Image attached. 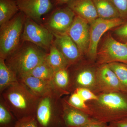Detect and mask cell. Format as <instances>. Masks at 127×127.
Instances as JSON below:
<instances>
[{
	"label": "cell",
	"mask_w": 127,
	"mask_h": 127,
	"mask_svg": "<svg viewBox=\"0 0 127 127\" xmlns=\"http://www.w3.org/2000/svg\"><path fill=\"white\" fill-rule=\"evenodd\" d=\"M127 95L122 92L98 94L97 100L86 102L90 116L107 124L127 118Z\"/></svg>",
	"instance_id": "obj_1"
},
{
	"label": "cell",
	"mask_w": 127,
	"mask_h": 127,
	"mask_svg": "<svg viewBox=\"0 0 127 127\" xmlns=\"http://www.w3.org/2000/svg\"><path fill=\"white\" fill-rule=\"evenodd\" d=\"M1 94L8 108L17 120L35 116L40 97L33 94L22 83L18 81Z\"/></svg>",
	"instance_id": "obj_2"
},
{
	"label": "cell",
	"mask_w": 127,
	"mask_h": 127,
	"mask_svg": "<svg viewBox=\"0 0 127 127\" xmlns=\"http://www.w3.org/2000/svg\"><path fill=\"white\" fill-rule=\"evenodd\" d=\"M47 54L45 51L33 43L22 42L18 49L5 61L18 80L45 61Z\"/></svg>",
	"instance_id": "obj_3"
},
{
	"label": "cell",
	"mask_w": 127,
	"mask_h": 127,
	"mask_svg": "<svg viewBox=\"0 0 127 127\" xmlns=\"http://www.w3.org/2000/svg\"><path fill=\"white\" fill-rule=\"evenodd\" d=\"M26 17L20 11L10 20L0 27V58L5 60L20 45Z\"/></svg>",
	"instance_id": "obj_4"
},
{
	"label": "cell",
	"mask_w": 127,
	"mask_h": 127,
	"mask_svg": "<svg viewBox=\"0 0 127 127\" xmlns=\"http://www.w3.org/2000/svg\"><path fill=\"white\" fill-rule=\"evenodd\" d=\"M61 99L56 95L40 98L35 115L38 127H65Z\"/></svg>",
	"instance_id": "obj_5"
},
{
	"label": "cell",
	"mask_w": 127,
	"mask_h": 127,
	"mask_svg": "<svg viewBox=\"0 0 127 127\" xmlns=\"http://www.w3.org/2000/svg\"><path fill=\"white\" fill-rule=\"evenodd\" d=\"M82 59L68 68L70 75L68 91L70 94L77 89L85 88L97 95V65L90 62L89 64L83 63Z\"/></svg>",
	"instance_id": "obj_6"
},
{
	"label": "cell",
	"mask_w": 127,
	"mask_h": 127,
	"mask_svg": "<svg viewBox=\"0 0 127 127\" xmlns=\"http://www.w3.org/2000/svg\"><path fill=\"white\" fill-rule=\"evenodd\" d=\"M101 40L97 47V65L114 62L127 64V44L117 40L110 31L103 35Z\"/></svg>",
	"instance_id": "obj_7"
},
{
	"label": "cell",
	"mask_w": 127,
	"mask_h": 127,
	"mask_svg": "<svg viewBox=\"0 0 127 127\" xmlns=\"http://www.w3.org/2000/svg\"><path fill=\"white\" fill-rule=\"evenodd\" d=\"M54 40L53 34L44 25L26 17L22 35V42L33 43L48 53Z\"/></svg>",
	"instance_id": "obj_8"
},
{
	"label": "cell",
	"mask_w": 127,
	"mask_h": 127,
	"mask_svg": "<svg viewBox=\"0 0 127 127\" xmlns=\"http://www.w3.org/2000/svg\"><path fill=\"white\" fill-rule=\"evenodd\" d=\"M125 21L120 18L111 20L98 18L90 24V42L86 55L89 61L96 63L98 46L103 35Z\"/></svg>",
	"instance_id": "obj_9"
},
{
	"label": "cell",
	"mask_w": 127,
	"mask_h": 127,
	"mask_svg": "<svg viewBox=\"0 0 127 127\" xmlns=\"http://www.w3.org/2000/svg\"><path fill=\"white\" fill-rule=\"evenodd\" d=\"M48 15L43 25L57 34L67 33L76 16L66 5L55 6Z\"/></svg>",
	"instance_id": "obj_10"
},
{
	"label": "cell",
	"mask_w": 127,
	"mask_h": 127,
	"mask_svg": "<svg viewBox=\"0 0 127 127\" xmlns=\"http://www.w3.org/2000/svg\"><path fill=\"white\" fill-rule=\"evenodd\" d=\"M97 95L100 94L116 92L127 93L108 64L98 65L97 70Z\"/></svg>",
	"instance_id": "obj_11"
},
{
	"label": "cell",
	"mask_w": 127,
	"mask_h": 127,
	"mask_svg": "<svg viewBox=\"0 0 127 127\" xmlns=\"http://www.w3.org/2000/svg\"><path fill=\"white\" fill-rule=\"evenodd\" d=\"M67 34L76 43L82 55L86 56L90 42V24L76 15Z\"/></svg>",
	"instance_id": "obj_12"
},
{
	"label": "cell",
	"mask_w": 127,
	"mask_h": 127,
	"mask_svg": "<svg viewBox=\"0 0 127 127\" xmlns=\"http://www.w3.org/2000/svg\"><path fill=\"white\" fill-rule=\"evenodd\" d=\"M20 11L27 17L40 24L42 17L55 7L51 0H16Z\"/></svg>",
	"instance_id": "obj_13"
},
{
	"label": "cell",
	"mask_w": 127,
	"mask_h": 127,
	"mask_svg": "<svg viewBox=\"0 0 127 127\" xmlns=\"http://www.w3.org/2000/svg\"><path fill=\"white\" fill-rule=\"evenodd\" d=\"M53 34L54 36L53 43L63 55L70 66L82 59L83 56L76 43L67 33Z\"/></svg>",
	"instance_id": "obj_14"
},
{
	"label": "cell",
	"mask_w": 127,
	"mask_h": 127,
	"mask_svg": "<svg viewBox=\"0 0 127 127\" xmlns=\"http://www.w3.org/2000/svg\"><path fill=\"white\" fill-rule=\"evenodd\" d=\"M18 81L23 83L33 94L39 97L52 95L62 97L55 87L52 80H43L27 75L19 78Z\"/></svg>",
	"instance_id": "obj_15"
},
{
	"label": "cell",
	"mask_w": 127,
	"mask_h": 127,
	"mask_svg": "<svg viewBox=\"0 0 127 127\" xmlns=\"http://www.w3.org/2000/svg\"><path fill=\"white\" fill-rule=\"evenodd\" d=\"M63 119L65 127H80L96 120L83 111L68 104L65 98L61 99Z\"/></svg>",
	"instance_id": "obj_16"
},
{
	"label": "cell",
	"mask_w": 127,
	"mask_h": 127,
	"mask_svg": "<svg viewBox=\"0 0 127 127\" xmlns=\"http://www.w3.org/2000/svg\"><path fill=\"white\" fill-rule=\"evenodd\" d=\"M66 5L90 25L98 18L92 0H71Z\"/></svg>",
	"instance_id": "obj_17"
},
{
	"label": "cell",
	"mask_w": 127,
	"mask_h": 127,
	"mask_svg": "<svg viewBox=\"0 0 127 127\" xmlns=\"http://www.w3.org/2000/svg\"><path fill=\"white\" fill-rule=\"evenodd\" d=\"M98 18L111 20L120 18L118 11L111 0H92Z\"/></svg>",
	"instance_id": "obj_18"
},
{
	"label": "cell",
	"mask_w": 127,
	"mask_h": 127,
	"mask_svg": "<svg viewBox=\"0 0 127 127\" xmlns=\"http://www.w3.org/2000/svg\"><path fill=\"white\" fill-rule=\"evenodd\" d=\"M46 60L55 72L69 67V64L63 55L53 43L47 53Z\"/></svg>",
	"instance_id": "obj_19"
},
{
	"label": "cell",
	"mask_w": 127,
	"mask_h": 127,
	"mask_svg": "<svg viewBox=\"0 0 127 127\" xmlns=\"http://www.w3.org/2000/svg\"><path fill=\"white\" fill-rule=\"evenodd\" d=\"M20 11L16 0H0V27L10 20Z\"/></svg>",
	"instance_id": "obj_20"
},
{
	"label": "cell",
	"mask_w": 127,
	"mask_h": 127,
	"mask_svg": "<svg viewBox=\"0 0 127 127\" xmlns=\"http://www.w3.org/2000/svg\"><path fill=\"white\" fill-rule=\"evenodd\" d=\"M70 80L68 68L61 69L55 72L52 81L62 96L70 94L68 91Z\"/></svg>",
	"instance_id": "obj_21"
},
{
	"label": "cell",
	"mask_w": 127,
	"mask_h": 127,
	"mask_svg": "<svg viewBox=\"0 0 127 127\" xmlns=\"http://www.w3.org/2000/svg\"><path fill=\"white\" fill-rule=\"evenodd\" d=\"M18 82L15 73L8 67L4 59L0 58V92L1 93L6 89Z\"/></svg>",
	"instance_id": "obj_22"
},
{
	"label": "cell",
	"mask_w": 127,
	"mask_h": 127,
	"mask_svg": "<svg viewBox=\"0 0 127 127\" xmlns=\"http://www.w3.org/2000/svg\"><path fill=\"white\" fill-rule=\"evenodd\" d=\"M55 72L45 59L33 68L27 75L43 80L52 81Z\"/></svg>",
	"instance_id": "obj_23"
},
{
	"label": "cell",
	"mask_w": 127,
	"mask_h": 127,
	"mask_svg": "<svg viewBox=\"0 0 127 127\" xmlns=\"http://www.w3.org/2000/svg\"><path fill=\"white\" fill-rule=\"evenodd\" d=\"M17 120L1 97L0 102V127H14Z\"/></svg>",
	"instance_id": "obj_24"
},
{
	"label": "cell",
	"mask_w": 127,
	"mask_h": 127,
	"mask_svg": "<svg viewBox=\"0 0 127 127\" xmlns=\"http://www.w3.org/2000/svg\"><path fill=\"white\" fill-rule=\"evenodd\" d=\"M108 65L127 92V64L114 62L108 64Z\"/></svg>",
	"instance_id": "obj_25"
},
{
	"label": "cell",
	"mask_w": 127,
	"mask_h": 127,
	"mask_svg": "<svg viewBox=\"0 0 127 127\" xmlns=\"http://www.w3.org/2000/svg\"><path fill=\"white\" fill-rule=\"evenodd\" d=\"M70 94L69 97L64 98L68 104L90 116V110L86 102L75 92Z\"/></svg>",
	"instance_id": "obj_26"
},
{
	"label": "cell",
	"mask_w": 127,
	"mask_h": 127,
	"mask_svg": "<svg viewBox=\"0 0 127 127\" xmlns=\"http://www.w3.org/2000/svg\"><path fill=\"white\" fill-rule=\"evenodd\" d=\"M109 31L112 36L117 40L127 44V21Z\"/></svg>",
	"instance_id": "obj_27"
},
{
	"label": "cell",
	"mask_w": 127,
	"mask_h": 127,
	"mask_svg": "<svg viewBox=\"0 0 127 127\" xmlns=\"http://www.w3.org/2000/svg\"><path fill=\"white\" fill-rule=\"evenodd\" d=\"M118 11L120 18L127 21V0H111Z\"/></svg>",
	"instance_id": "obj_28"
},
{
	"label": "cell",
	"mask_w": 127,
	"mask_h": 127,
	"mask_svg": "<svg viewBox=\"0 0 127 127\" xmlns=\"http://www.w3.org/2000/svg\"><path fill=\"white\" fill-rule=\"evenodd\" d=\"M14 127H38L34 116L25 117L18 119Z\"/></svg>",
	"instance_id": "obj_29"
},
{
	"label": "cell",
	"mask_w": 127,
	"mask_h": 127,
	"mask_svg": "<svg viewBox=\"0 0 127 127\" xmlns=\"http://www.w3.org/2000/svg\"><path fill=\"white\" fill-rule=\"evenodd\" d=\"M74 92L77 93L86 102L91 100H97L98 98L97 95L88 89L78 88Z\"/></svg>",
	"instance_id": "obj_30"
},
{
	"label": "cell",
	"mask_w": 127,
	"mask_h": 127,
	"mask_svg": "<svg viewBox=\"0 0 127 127\" xmlns=\"http://www.w3.org/2000/svg\"><path fill=\"white\" fill-rule=\"evenodd\" d=\"M107 127H127V118L108 124Z\"/></svg>",
	"instance_id": "obj_31"
},
{
	"label": "cell",
	"mask_w": 127,
	"mask_h": 127,
	"mask_svg": "<svg viewBox=\"0 0 127 127\" xmlns=\"http://www.w3.org/2000/svg\"><path fill=\"white\" fill-rule=\"evenodd\" d=\"M108 124L95 120L80 127H107Z\"/></svg>",
	"instance_id": "obj_32"
},
{
	"label": "cell",
	"mask_w": 127,
	"mask_h": 127,
	"mask_svg": "<svg viewBox=\"0 0 127 127\" xmlns=\"http://www.w3.org/2000/svg\"><path fill=\"white\" fill-rule=\"evenodd\" d=\"M53 4L55 6L66 5L67 2L71 0H51Z\"/></svg>",
	"instance_id": "obj_33"
}]
</instances>
